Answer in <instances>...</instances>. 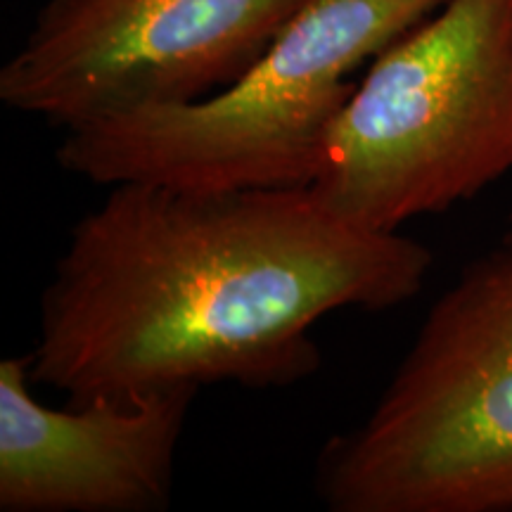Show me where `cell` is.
<instances>
[{
    "mask_svg": "<svg viewBox=\"0 0 512 512\" xmlns=\"http://www.w3.org/2000/svg\"><path fill=\"white\" fill-rule=\"evenodd\" d=\"M313 482L332 512H512V230L432 304Z\"/></svg>",
    "mask_w": 512,
    "mask_h": 512,
    "instance_id": "3",
    "label": "cell"
},
{
    "mask_svg": "<svg viewBox=\"0 0 512 512\" xmlns=\"http://www.w3.org/2000/svg\"><path fill=\"white\" fill-rule=\"evenodd\" d=\"M432 264L425 245L356 226L311 188L110 185L41 294L31 380L69 403L292 387L320 368V318L411 302Z\"/></svg>",
    "mask_w": 512,
    "mask_h": 512,
    "instance_id": "1",
    "label": "cell"
},
{
    "mask_svg": "<svg viewBox=\"0 0 512 512\" xmlns=\"http://www.w3.org/2000/svg\"><path fill=\"white\" fill-rule=\"evenodd\" d=\"M302 0H48L0 102L62 131L226 91Z\"/></svg>",
    "mask_w": 512,
    "mask_h": 512,
    "instance_id": "5",
    "label": "cell"
},
{
    "mask_svg": "<svg viewBox=\"0 0 512 512\" xmlns=\"http://www.w3.org/2000/svg\"><path fill=\"white\" fill-rule=\"evenodd\" d=\"M29 354L0 363V510L164 512L197 389L50 408Z\"/></svg>",
    "mask_w": 512,
    "mask_h": 512,
    "instance_id": "6",
    "label": "cell"
},
{
    "mask_svg": "<svg viewBox=\"0 0 512 512\" xmlns=\"http://www.w3.org/2000/svg\"><path fill=\"white\" fill-rule=\"evenodd\" d=\"M512 174V0H446L384 48L332 126L309 188L396 233Z\"/></svg>",
    "mask_w": 512,
    "mask_h": 512,
    "instance_id": "4",
    "label": "cell"
},
{
    "mask_svg": "<svg viewBox=\"0 0 512 512\" xmlns=\"http://www.w3.org/2000/svg\"><path fill=\"white\" fill-rule=\"evenodd\" d=\"M446 0H302L226 91L64 131L57 164L93 185L309 188L358 81Z\"/></svg>",
    "mask_w": 512,
    "mask_h": 512,
    "instance_id": "2",
    "label": "cell"
}]
</instances>
